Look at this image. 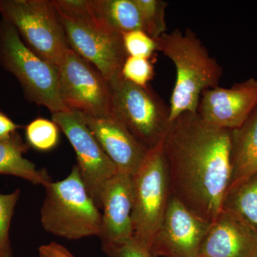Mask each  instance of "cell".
<instances>
[{
    "label": "cell",
    "instance_id": "obj_22",
    "mask_svg": "<svg viewBox=\"0 0 257 257\" xmlns=\"http://www.w3.org/2000/svg\"><path fill=\"white\" fill-rule=\"evenodd\" d=\"M20 195V189L10 194H0V257L13 256L10 229Z\"/></svg>",
    "mask_w": 257,
    "mask_h": 257
},
{
    "label": "cell",
    "instance_id": "obj_10",
    "mask_svg": "<svg viewBox=\"0 0 257 257\" xmlns=\"http://www.w3.org/2000/svg\"><path fill=\"white\" fill-rule=\"evenodd\" d=\"M52 119L63 132L76 152L83 182L96 205L101 209V195L108 179L118 172L79 111L52 113Z\"/></svg>",
    "mask_w": 257,
    "mask_h": 257
},
{
    "label": "cell",
    "instance_id": "obj_5",
    "mask_svg": "<svg viewBox=\"0 0 257 257\" xmlns=\"http://www.w3.org/2000/svg\"><path fill=\"white\" fill-rule=\"evenodd\" d=\"M0 65L13 74L29 101L51 113L68 110L61 98L58 71L30 50L16 29L0 21Z\"/></svg>",
    "mask_w": 257,
    "mask_h": 257
},
{
    "label": "cell",
    "instance_id": "obj_14",
    "mask_svg": "<svg viewBox=\"0 0 257 257\" xmlns=\"http://www.w3.org/2000/svg\"><path fill=\"white\" fill-rule=\"evenodd\" d=\"M81 114L118 171L135 175L145 160L148 149L114 118H96Z\"/></svg>",
    "mask_w": 257,
    "mask_h": 257
},
{
    "label": "cell",
    "instance_id": "obj_2",
    "mask_svg": "<svg viewBox=\"0 0 257 257\" xmlns=\"http://www.w3.org/2000/svg\"><path fill=\"white\" fill-rule=\"evenodd\" d=\"M160 51L175 65L176 81L170 98V121L197 113L202 93L219 87L222 69L190 29H176L156 39Z\"/></svg>",
    "mask_w": 257,
    "mask_h": 257
},
{
    "label": "cell",
    "instance_id": "obj_11",
    "mask_svg": "<svg viewBox=\"0 0 257 257\" xmlns=\"http://www.w3.org/2000/svg\"><path fill=\"white\" fill-rule=\"evenodd\" d=\"M210 224L171 194L150 253L153 257H199Z\"/></svg>",
    "mask_w": 257,
    "mask_h": 257
},
{
    "label": "cell",
    "instance_id": "obj_27",
    "mask_svg": "<svg viewBox=\"0 0 257 257\" xmlns=\"http://www.w3.org/2000/svg\"><path fill=\"white\" fill-rule=\"evenodd\" d=\"M22 126L15 124L9 116L0 110V140H6Z\"/></svg>",
    "mask_w": 257,
    "mask_h": 257
},
{
    "label": "cell",
    "instance_id": "obj_20",
    "mask_svg": "<svg viewBox=\"0 0 257 257\" xmlns=\"http://www.w3.org/2000/svg\"><path fill=\"white\" fill-rule=\"evenodd\" d=\"M27 143L40 152L53 150L59 143L60 128L53 121L37 118L25 128Z\"/></svg>",
    "mask_w": 257,
    "mask_h": 257
},
{
    "label": "cell",
    "instance_id": "obj_8",
    "mask_svg": "<svg viewBox=\"0 0 257 257\" xmlns=\"http://www.w3.org/2000/svg\"><path fill=\"white\" fill-rule=\"evenodd\" d=\"M0 14L30 50L57 68L69 46L52 1L0 0Z\"/></svg>",
    "mask_w": 257,
    "mask_h": 257
},
{
    "label": "cell",
    "instance_id": "obj_26",
    "mask_svg": "<svg viewBox=\"0 0 257 257\" xmlns=\"http://www.w3.org/2000/svg\"><path fill=\"white\" fill-rule=\"evenodd\" d=\"M39 252L40 257H74L67 248L55 242L42 246Z\"/></svg>",
    "mask_w": 257,
    "mask_h": 257
},
{
    "label": "cell",
    "instance_id": "obj_21",
    "mask_svg": "<svg viewBox=\"0 0 257 257\" xmlns=\"http://www.w3.org/2000/svg\"><path fill=\"white\" fill-rule=\"evenodd\" d=\"M144 25V32L152 38H159L167 32L165 20L167 3L162 0H135Z\"/></svg>",
    "mask_w": 257,
    "mask_h": 257
},
{
    "label": "cell",
    "instance_id": "obj_1",
    "mask_svg": "<svg viewBox=\"0 0 257 257\" xmlns=\"http://www.w3.org/2000/svg\"><path fill=\"white\" fill-rule=\"evenodd\" d=\"M162 147L171 194L212 223L231 182V130L208 124L197 113H184L171 122Z\"/></svg>",
    "mask_w": 257,
    "mask_h": 257
},
{
    "label": "cell",
    "instance_id": "obj_4",
    "mask_svg": "<svg viewBox=\"0 0 257 257\" xmlns=\"http://www.w3.org/2000/svg\"><path fill=\"white\" fill-rule=\"evenodd\" d=\"M45 189L40 221L45 231L69 240L99 237L102 215L77 165L65 179L51 182Z\"/></svg>",
    "mask_w": 257,
    "mask_h": 257
},
{
    "label": "cell",
    "instance_id": "obj_7",
    "mask_svg": "<svg viewBox=\"0 0 257 257\" xmlns=\"http://www.w3.org/2000/svg\"><path fill=\"white\" fill-rule=\"evenodd\" d=\"M162 143L149 150L133 176V237L150 252L171 196Z\"/></svg>",
    "mask_w": 257,
    "mask_h": 257
},
{
    "label": "cell",
    "instance_id": "obj_25",
    "mask_svg": "<svg viewBox=\"0 0 257 257\" xmlns=\"http://www.w3.org/2000/svg\"><path fill=\"white\" fill-rule=\"evenodd\" d=\"M101 248L108 257H153L133 237L120 242L101 244Z\"/></svg>",
    "mask_w": 257,
    "mask_h": 257
},
{
    "label": "cell",
    "instance_id": "obj_24",
    "mask_svg": "<svg viewBox=\"0 0 257 257\" xmlns=\"http://www.w3.org/2000/svg\"><path fill=\"white\" fill-rule=\"evenodd\" d=\"M121 74L128 82L140 87H147L153 78L155 71L150 59L128 56L123 64Z\"/></svg>",
    "mask_w": 257,
    "mask_h": 257
},
{
    "label": "cell",
    "instance_id": "obj_19",
    "mask_svg": "<svg viewBox=\"0 0 257 257\" xmlns=\"http://www.w3.org/2000/svg\"><path fill=\"white\" fill-rule=\"evenodd\" d=\"M99 15L118 33L143 30V19L135 0H97Z\"/></svg>",
    "mask_w": 257,
    "mask_h": 257
},
{
    "label": "cell",
    "instance_id": "obj_9",
    "mask_svg": "<svg viewBox=\"0 0 257 257\" xmlns=\"http://www.w3.org/2000/svg\"><path fill=\"white\" fill-rule=\"evenodd\" d=\"M61 98L69 109L96 118L112 117L109 82L72 49L57 66Z\"/></svg>",
    "mask_w": 257,
    "mask_h": 257
},
{
    "label": "cell",
    "instance_id": "obj_15",
    "mask_svg": "<svg viewBox=\"0 0 257 257\" xmlns=\"http://www.w3.org/2000/svg\"><path fill=\"white\" fill-rule=\"evenodd\" d=\"M257 234L248 225L221 210L211 223L199 257H256Z\"/></svg>",
    "mask_w": 257,
    "mask_h": 257
},
{
    "label": "cell",
    "instance_id": "obj_18",
    "mask_svg": "<svg viewBox=\"0 0 257 257\" xmlns=\"http://www.w3.org/2000/svg\"><path fill=\"white\" fill-rule=\"evenodd\" d=\"M221 210L236 216L257 234V173L229 186Z\"/></svg>",
    "mask_w": 257,
    "mask_h": 257
},
{
    "label": "cell",
    "instance_id": "obj_23",
    "mask_svg": "<svg viewBox=\"0 0 257 257\" xmlns=\"http://www.w3.org/2000/svg\"><path fill=\"white\" fill-rule=\"evenodd\" d=\"M121 37L124 50L130 57L150 59L157 51L156 40L143 30L126 32Z\"/></svg>",
    "mask_w": 257,
    "mask_h": 257
},
{
    "label": "cell",
    "instance_id": "obj_16",
    "mask_svg": "<svg viewBox=\"0 0 257 257\" xmlns=\"http://www.w3.org/2000/svg\"><path fill=\"white\" fill-rule=\"evenodd\" d=\"M231 164L230 185L257 173V106L241 126L231 130Z\"/></svg>",
    "mask_w": 257,
    "mask_h": 257
},
{
    "label": "cell",
    "instance_id": "obj_6",
    "mask_svg": "<svg viewBox=\"0 0 257 257\" xmlns=\"http://www.w3.org/2000/svg\"><path fill=\"white\" fill-rule=\"evenodd\" d=\"M109 84L112 117L149 150L162 143L171 124L170 107L149 86L136 85L121 74Z\"/></svg>",
    "mask_w": 257,
    "mask_h": 257
},
{
    "label": "cell",
    "instance_id": "obj_17",
    "mask_svg": "<svg viewBox=\"0 0 257 257\" xmlns=\"http://www.w3.org/2000/svg\"><path fill=\"white\" fill-rule=\"evenodd\" d=\"M29 147L18 132L0 140V175L15 176L45 187L52 182V179L46 170H39L33 162L25 158Z\"/></svg>",
    "mask_w": 257,
    "mask_h": 257
},
{
    "label": "cell",
    "instance_id": "obj_28",
    "mask_svg": "<svg viewBox=\"0 0 257 257\" xmlns=\"http://www.w3.org/2000/svg\"><path fill=\"white\" fill-rule=\"evenodd\" d=\"M256 257H257V256Z\"/></svg>",
    "mask_w": 257,
    "mask_h": 257
},
{
    "label": "cell",
    "instance_id": "obj_3",
    "mask_svg": "<svg viewBox=\"0 0 257 257\" xmlns=\"http://www.w3.org/2000/svg\"><path fill=\"white\" fill-rule=\"evenodd\" d=\"M55 10L69 48L92 64L109 83L119 76L128 57L122 37L101 18L97 0H62L60 10Z\"/></svg>",
    "mask_w": 257,
    "mask_h": 257
},
{
    "label": "cell",
    "instance_id": "obj_13",
    "mask_svg": "<svg viewBox=\"0 0 257 257\" xmlns=\"http://www.w3.org/2000/svg\"><path fill=\"white\" fill-rule=\"evenodd\" d=\"M101 244L120 242L133 237V175L118 171L108 179L101 191Z\"/></svg>",
    "mask_w": 257,
    "mask_h": 257
},
{
    "label": "cell",
    "instance_id": "obj_12",
    "mask_svg": "<svg viewBox=\"0 0 257 257\" xmlns=\"http://www.w3.org/2000/svg\"><path fill=\"white\" fill-rule=\"evenodd\" d=\"M256 106L257 80L250 78L230 88L204 91L197 113L208 124L233 130L241 126Z\"/></svg>",
    "mask_w": 257,
    "mask_h": 257
}]
</instances>
